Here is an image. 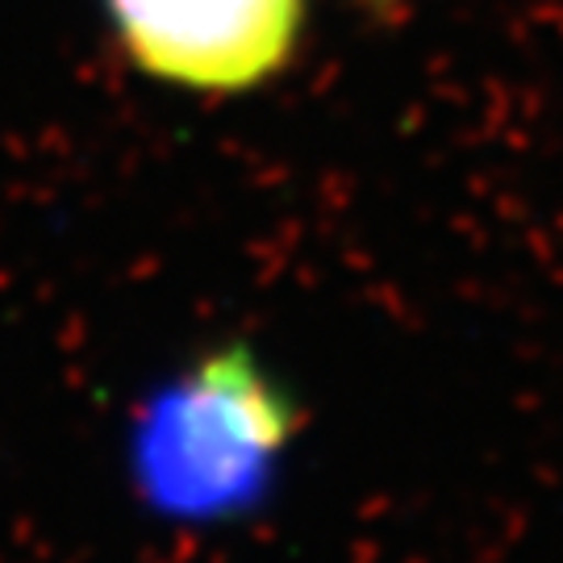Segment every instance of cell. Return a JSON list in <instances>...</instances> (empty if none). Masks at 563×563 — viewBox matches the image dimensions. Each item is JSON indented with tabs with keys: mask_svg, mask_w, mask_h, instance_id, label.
<instances>
[{
	"mask_svg": "<svg viewBox=\"0 0 563 563\" xmlns=\"http://www.w3.org/2000/svg\"><path fill=\"white\" fill-rule=\"evenodd\" d=\"M292 426L297 413L246 351L209 355L142 409V497L188 522L225 518L267 488Z\"/></svg>",
	"mask_w": 563,
	"mask_h": 563,
	"instance_id": "obj_1",
	"label": "cell"
},
{
	"mask_svg": "<svg viewBox=\"0 0 563 563\" xmlns=\"http://www.w3.org/2000/svg\"><path fill=\"white\" fill-rule=\"evenodd\" d=\"M305 0H109L130 55L184 88L239 92L292 51Z\"/></svg>",
	"mask_w": 563,
	"mask_h": 563,
	"instance_id": "obj_2",
	"label": "cell"
}]
</instances>
